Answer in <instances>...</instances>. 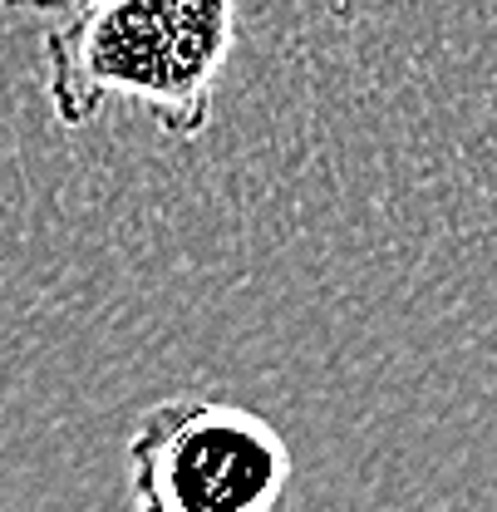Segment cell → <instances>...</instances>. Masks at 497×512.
Instances as JSON below:
<instances>
[{"mask_svg": "<svg viewBox=\"0 0 497 512\" xmlns=\"http://www.w3.org/2000/svg\"><path fill=\"white\" fill-rule=\"evenodd\" d=\"M232 50L237 0H94L45 35V89L64 128L128 99L187 143L212 124Z\"/></svg>", "mask_w": 497, "mask_h": 512, "instance_id": "cell-1", "label": "cell"}, {"mask_svg": "<svg viewBox=\"0 0 497 512\" xmlns=\"http://www.w3.org/2000/svg\"><path fill=\"white\" fill-rule=\"evenodd\" d=\"M124 458L133 512H276L291 488L286 434L217 394L148 404Z\"/></svg>", "mask_w": 497, "mask_h": 512, "instance_id": "cell-2", "label": "cell"}, {"mask_svg": "<svg viewBox=\"0 0 497 512\" xmlns=\"http://www.w3.org/2000/svg\"><path fill=\"white\" fill-rule=\"evenodd\" d=\"M5 10H35V15H45V10H55V15H69V10H84V5H94V0H0Z\"/></svg>", "mask_w": 497, "mask_h": 512, "instance_id": "cell-3", "label": "cell"}]
</instances>
